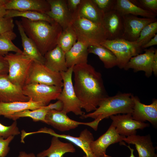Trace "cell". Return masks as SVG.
<instances>
[{
  "instance_id": "obj_26",
  "label": "cell",
  "mask_w": 157,
  "mask_h": 157,
  "mask_svg": "<svg viewBox=\"0 0 157 157\" xmlns=\"http://www.w3.org/2000/svg\"><path fill=\"white\" fill-rule=\"evenodd\" d=\"M114 9L122 15H131L149 18H155L157 15V13L140 8L129 0H116Z\"/></svg>"
},
{
  "instance_id": "obj_45",
  "label": "cell",
  "mask_w": 157,
  "mask_h": 157,
  "mask_svg": "<svg viewBox=\"0 0 157 157\" xmlns=\"http://www.w3.org/2000/svg\"><path fill=\"white\" fill-rule=\"evenodd\" d=\"M18 157H36L33 153H27L25 151L20 152Z\"/></svg>"
},
{
  "instance_id": "obj_9",
  "label": "cell",
  "mask_w": 157,
  "mask_h": 157,
  "mask_svg": "<svg viewBox=\"0 0 157 157\" xmlns=\"http://www.w3.org/2000/svg\"><path fill=\"white\" fill-rule=\"evenodd\" d=\"M38 83L62 88L63 82L60 72L52 71L44 64L33 61L26 84Z\"/></svg>"
},
{
  "instance_id": "obj_20",
  "label": "cell",
  "mask_w": 157,
  "mask_h": 157,
  "mask_svg": "<svg viewBox=\"0 0 157 157\" xmlns=\"http://www.w3.org/2000/svg\"><path fill=\"white\" fill-rule=\"evenodd\" d=\"M4 6L6 10L35 11L45 14L50 10L47 0H9Z\"/></svg>"
},
{
  "instance_id": "obj_10",
  "label": "cell",
  "mask_w": 157,
  "mask_h": 157,
  "mask_svg": "<svg viewBox=\"0 0 157 157\" xmlns=\"http://www.w3.org/2000/svg\"><path fill=\"white\" fill-rule=\"evenodd\" d=\"M112 122L111 125L120 135L129 136L136 135V130L143 129L149 124L134 119L131 113L112 115L110 117Z\"/></svg>"
},
{
  "instance_id": "obj_50",
  "label": "cell",
  "mask_w": 157,
  "mask_h": 157,
  "mask_svg": "<svg viewBox=\"0 0 157 157\" xmlns=\"http://www.w3.org/2000/svg\"><path fill=\"white\" fill-rule=\"evenodd\" d=\"M83 157H86V156L85 155L83 156Z\"/></svg>"
},
{
  "instance_id": "obj_29",
  "label": "cell",
  "mask_w": 157,
  "mask_h": 157,
  "mask_svg": "<svg viewBox=\"0 0 157 157\" xmlns=\"http://www.w3.org/2000/svg\"><path fill=\"white\" fill-rule=\"evenodd\" d=\"M88 51L89 53L97 55L106 69H110L117 65L116 56L111 51L104 47L100 44L90 45L88 47Z\"/></svg>"
},
{
  "instance_id": "obj_12",
  "label": "cell",
  "mask_w": 157,
  "mask_h": 157,
  "mask_svg": "<svg viewBox=\"0 0 157 157\" xmlns=\"http://www.w3.org/2000/svg\"><path fill=\"white\" fill-rule=\"evenodd\" d=\"M47 133L51 135L67 140L80 148L85 154L86 157H95L90 147L91 142L94 140L93 134L88 129L82 131L79 137H76L69 135L60 134L56 133L51 129L44 127L41 129L36 133Z\"/></svg>"
},
{
  "instance_id": "obj_46",
  "label": "cell",
  "mask_w": 157,
  "mask_h": 157,
  "mask_svg": "<svg viewBox=\"0 0 157 157\" xmlns=\"http://www.w3.org/2000/svg\"><path fill=\"white\" fill-rule=\"evenodd\" d=\"M7 10L4 6H0V16L4 17L6 14Z\"/></svg>"
},
{
  "instance_id": "obj_47",
  "label": "cell",
  "mask_w": 157,
  "mask_h": 157,
  "mask_svg": "<svg viewBox=\"0 0 157 157\" xmlns=\"http://www.w3.org/2000/svg\"><path fill=\"white\" fill-rule=\"evenodd\" d=\"M124 145L126 146L131 151V154L129 157H135L133 154V152L134 151V149L131 148L130 146L129 145L127 146L125 144Z\"/></svg>"
},
{
  "instance_id": "obj_48",
  "label": "cell",
  "mask_w": 157,
  "mask_h": 157,
  "mask_svg": "<svg viewBox=\"0 0 157 157\" xmlns=\"http://www.w3.org/2000/svg\"><path fill=\"white\" fill-rule=\"evenodd\" d=\"M9 0H0V6H4Z\"/></svg>"
},
{
  "instance_id": "obj_4",
  "label": "cell",
  "mask_w": 157,
  "mask_h": 157,
  "mask_svg": "<svg viewBox=\"0 0 157 157\" xmlns=\"http://www.w3.org/2000/svg\"><path fill=\"white\" fill-rule=\"evenodd\" d=\"M71 25L76 35L77 41L82 42L88 47L100 44L107 40L106 31L101 23H94L74 15Z\"/></svg>"
},
{
  "instance_id": "obj_22",
  "label": "cell",
  "mask_w": 157,
  "mask_h": 157,
  "mask_svg": "<svg viewBox=\"0 0 157 157\" xmlns=\"http://www.w3.org/2000/svg\"><path fill=\"white\" fill-rule=\"evenodd\" d=\"M44 106H45L42 103L31 99L26 102H0V116H3L8 118L13 115L24 110H34Z\"/></svg>"
},
{
  "instance_id": "obj_21",
  "label": "cell",
  "mask_w": 157,
  "mask_h": 157,
  "mask_svg": "<svg viewBox=\"0 0 157 157\" xmlns=\"http://www.w3.org/2000/svg\"><path fill=\"white\" fill-rule=\"evenodd\" d=\"M128 144L135 145L138 157H153L156 154L150 135H134L125 137L123 140Z\"/></svg>"
},
{
  "instance_id": "obj_42",
  "label": "cell",
  "mask_w": 157,
  "mask_h": 157,
  "mask_svg": "<svg viewBox=\"0 0 157 157\" xmlns=\"http://www.w3.org/2000/svg\"><path fill=\"white\" fill-rule=\"evenodd\" d=\"M43 107L49 111L54 110L58 111H61L63 109V104L61 100H58L55 103H51Z\"/></svg>"
},
{
  "instance_id": "obj_18",
  "label": "cell",
  "mask_w": 157,
  "mask_h": 157,
  "mask_svg": "<svg viewBox=\"0 0 157 157\" xmlns=\"http://www.w3.org/2000/svg\"><path fill=\"white\" fill-rule=\"evenodd\" d=\"M29 100L23 93L22 88L11 82L8 75L0 76V102H26Z\"/></svg>"
},
{
  "instance_id": "obj_49",
  "label": "cell",
  "mask_w": 157,
  "mask_h": 157,
  "mask_svg": "<svg viewBox=\"0 0 157 157\" xmlns=\"http://www.w3.org/2000/svg\"><path fill=\"white\" fill-rule=\"evenodd\" d=\"M153 157H157V154H156Z\"/></svg>"
},
{
  "instance_id": "obj_7",
  "label": "cell",
  "mask_w": 157,
  "mask_h": 157,
  "mask_svg": "<svg viewBox=\"0 0 157 157\" xmlns=\"http://www.w3.org/2000/svg\"><path fill=\"white\" fill-rule=\"evenodd\" d=\"M100 44L113 53L117 58V66L120 69H124L130 59L140 54L142 50L134 42H130L122 38L106 40Z\"/></svg>"
},
{
  "instance_id": "obj_28",
  "label": "cell",
  "mask_w": 157,
  "mask_h": 157,
  "mask_svg": "<svg viewBox=\"0 0 157 157\" xmlns=\"http://www.w3.org/2000/svg\"><path fill=\"white\" fill-rule=\"evenodd\" d=\"M75 149L71 143L61 141L59 138L53 136L49 147L38 153L37 157H63L67 153H74Z\"/></svg>"
},
{
  "instance_id": "obj_24",
  "label": "cell",
  "mask_w": 157,
  "mask_h": 157,
  "mask_svg": "<svg viewBox=\"0 0 157 157\" xmlns=\"http://www.w3.org/2000/svg\"><path fill=\"white\" fill-rule=\"evenodd\" d=\"M88 47L82 42L77 41L65 53L66 65L68 68L76 65L88 63Z\"/></svg>"
},
{
  "instance_id": "obj_40",
  "label": "cell",
  "mask_w": 157,
  "mask_h": 157,
  "mask_svg": "<svg viewBox=\"0 0 157 157\" xmlns=\"http://www.w3.org/2000/svg\"><path fill=\"white\" fill-rule=\"evenodd\" d=\"M83 0H66L67 7L73 15L77 11Z\"/></svg>"
},
{
  "instance_id": "obj_39",
  "label": "cell",
  "mask_w": 157,
  "mask_h": 157,
  "mask_svg": "<svg viewBox=\"0 0 157 157\" xmlns=\"http://www.w3.org/2000/svg\"><path fill=\"white\" fill-rule=\"evenodd\" d=\"M14 136H11L6 139L0 136V157H6L10 149L9 145Z\"/></svg>"
},
{
  "instance_id": "obj_35",
  "label": "cell",
  "mask_w": 157,
  "mask_h": 157,
  "mask_svg": "<svg viewBox=\"0 0 157 157\" xmlns=\"http://www.w3.org/2000/svg\"><path fill=\"white\" fill-rule=\"evenodd\" d=\"M20 132L17 126L16 121L9 126H6L0 123V136L6 139L11 136L18 135Z\"/></svg>"
},
{
  "instance_id": "obj_14",
  "label": "cell",
  "mask_w": 157,
  "mask_h": 157,
  "mask_svg": "<svg viewBox=\"0 0 157 157\" xmlns=\"http://www.w3.org/2000/svg\"><path fill=\"white\" fill-rule=\"evenodd\" d=\"M132 98L134 105L131 115L133 119L142 122L148 121L156 126L157 99H153L149 105H145L141 103L138 97L133 94Z\"/></svg>"
},
{
  "instance_id": "obj_16",
  "label": "cell",
  "mask_w": 157,
  "mask_h": 157,
  "mask_svg": "<svg viewBox=\"0 0 157 157\" xmlns=\"http://www.w3.org/2000/svg\"><path fill=\"white\" fill-rule=\"evenodd\" d=\"M102 24L107 33L108 40L122 38L124 32L123 15L113 9L104 13Z\"/></svg>"
},
{
  "instance_id": "obj_30",
  "label": "cell",
  "mask_w": 157,
  "mask_h": 157,
  "mask_svg": "<svg viewBox=\"0 0 157 157\" xmlns=\"http://www.w3.org/2000/svg\"><path fill=\"white\" fill-rule=\"evenodd\" d=\"M17 37L16 34L11 31L0 35V55L5 56L10 52L22 53L23 51L12 42Z\"/></svg>"
},
{
  "instance_id": "obj_37",
  "label": "cell",
  "mask_w": 157,
  "mask_h": 157,
  "mask_svg": "<svg viewBox=\"0 0 157 157\" xmlns=\"http://www.w3.org/2000/svg\"><path fill=\"white\" fill-rule=\"evenodd\" d=\"M104 13L114 9L116 0H92Z\"/></svg>"
},
{
  "instance_id": "obj_36",
  "label": "cell",
  "mask_w": 157,
  "mask_h": 157,
  "mask_svg": "<svg viewBox=\"0 0 157 157\" xmlns=\"http://www.w3.org/2000/svg\"><path fill=\"white\" fill-rule=\"evenodd\" d=\"M131 1L133 3L140 8L157 13V0Z\"/></svg>"
},
{
  "instance_id": "obj_6",
  "label": "cell",
  "mask_w": 157,
  "mask_h": 157,
  "mask_svg": "<svg viewBox=\"0 0 157 157\" xmlns=\"http://www.w3.org/2000/svg\"><path fill=\"white\" fill-rule=\"evenodd\" d=\"M74 66L68 68L65 72H60L62 78L63 86L57 99L63 104V111L66 114L72 112L77 115L85 114L82 110L80 102L75 94L72 76Z\"/></svg>"
},
{
  "instance_id": "obj_32",
  "label": "cell",
  "mask_w": 157,
  "mask_h": 157,
  "mask_svg": "<svg viewBox=\"0 0 157 157\" xmlns=\"http://www.w3.org/2000/svg\"><path fill=\"white\" fill-rule=\"evenodd\" d=\"M77 41L76 35L71 25L63 30L59 37L57 45L66 53Z\"/></svg>"
},
{
  "instance_id": "obj_44",
  "label": "cell",
  "mask_w": 157,
  "mask_h": 157,
  "mask_svg": "<svg viewBox=\"0 0 157 157\" xmlns=\"http://www.w3.org/2000/svg\"><path fill=\"white\" fill-rule=\"evenodd\" d=\"M152 73L155 76L157 75V50L156 49L152 64Z\"/></svg>"
},
{
  "instance_id": "obj_1",
  "label": "cell",
  "mask_w": 157,
  "mask_h": 157,
  "mask_svg": "<svg viewBox=\"0 0 157 157\" xmlns=\"http://www.w3.org/2000/svg\"><path fill=\"white\" fill-rule=\"evenodd\" d=\"M73 73L74 90L82 108L87 112L94 111L108 96L101 73L88 63L74 66Z\"/></svg>"
},
{
  "instance_id": "obj_11",
  "label": "cell",
  "mask_w": 157,
  "mask_h": 157,
  "mask_svg": "<svg viewBox=\"0 0 157 157\" xmlns=\"http://www.w3.org/2000/svg\"><path fill=\"white\" fill-rule=\"evenodd\" d=\"M125 136L119 135L111 124L107 130L90 144L91 150L95 157H106V150L111 144L120 142L121 144Z\"/></svg>"
},
{
  "instance_id": "obj_5",
  "label": "cell",
  "mask_w": 157,
  "mask_h": 157,
  "mask_svg": "<svg viewBox=\"0 0 157 157\" xmlns=\"http://www.w3.org/2000/svg\"><path fill=\"white\" fill-rule=\"evenodd\" d=\"M4 56L8 64V79L13 84L22 88L26 85L33 60L22 53H9Z\"/></svg>"
},
{
  "instance_id": "obj_8",
  "label": "cell",
  "mask_w": 157,
  "mask_h": 157,
  "mask_svg": "<svg viewBox=\"0 0 157 157\" xmlns=\"http://www.w3.org/2000/svg\"><path fill=\"white\" fill-rule=\"evenodd\" d=\"M62 88L38 83L27 84L22 88L24 94L29 99L39 102L44 106L52 100L57 99Z\"/></svg>"
},
{
  "instance_id": "obj_38",
  "label": "cell",
  "mask_w": 157,
  "mask_h": 157,
  "mask_svg": "<svg viewBox=\"0 0 157 157\" xmlns=\"http://www.w3.org/2000/svg\"><path fill=\"white\" fill-rule=\"evenodd\" d=\"M14 27L13 18L0 16V35L8 31H13Z\"/></svg>"
},
{
  "instance_id": "obj_43",
  "label": "cell",
  "mask_w": 157,
  "mask_h": 157,
  "mask_svg": "<svg viewBox=\"0 0 157 157\" xmlns=\"http://www.w3.org/2000/svg\"><path fill=\"white\" fill-rule=\"evenodd\" d=\"M157 44V34H156L154 37L151 38L147 43L142 46L141 47V49H144L147 48Z\"/></svg>"
},
{
  "instance_id": "obj_2",
  "label": "cell",
  "mask_w": 157,
  "mask_h": 157,
  "mask_svg": "<svg viewBox=\"0 0 157 157\" xmlns=\"http://www.w3.org/2000/svg\"><path fill=\"white\" fill-rule=\"evenodd\" d=\"M20 21L26 34L43 56L57 45L59 37L63 29L57 23L33 21L23 17H21Z\"/></svg>"
},
{
  "instance_id": "obj_19",
  "label": "cell",
  "mask_w": 157,
  "mask_h": 157,
  "mask_svg": "<svg viewBox=\"0 0 157 157\" xmlns=\"http://www.w3.org/2000/svg\"><path fill=\"white\" fill-rule=\"evenodd\" d=\"M46 123L61 131H69L79 125H86V122L76 121L70 118L63 111L49 110L45 117Z\"/></svg>"
},
{
  "instance_id": "obj_31",
  "label": "cell",
  "mask_w": 157,
  "mask_h": 157,
  "mask_svg": "<svg viewBox=\"0 0 157 157\" xmlns=\"http://www.w3.org/2000/svg\"><path fill=\"white\" fill-rule=\"evenodd\" d=\"M5 17L13 18L21 17L31 21H43L52 23L55 21L49 16L44 13L35 11H19L13 10H7Z\"/></svg>"
},
{
  "instance_id": "obj_25",
  "label": "cell",
  "mask_w": 157,
  "mask_h": 157,
  "mask_svg": "<svg viewBox=\"0 0 157 157\" xmlns=\"http://www.w3.org/2000/svg\"><path fill=\"white\" fill-rule=\"evenodd\" d=\"M15 23L21 37L23 49L22 54L32 58L35 62L44 64V56L33 42L26 34L20 21L16 20Z\"/></svg>"
},
{
  "instance_id": "obj_15",
  "label": "cell",
  "mask_w": 157,
  "mask_h": 157,
  "mask_svg": "<svg viewBox=\"0 0 157 157\" xmlns=\"http://www.w3.org/2000/svg\"><path fill=\"white\" fill-rule=\"evenodd\" d=\"M50 10L46 14L61 27L63 30L70 26L73 16L69 10L66 0H47Z\"/></svg>"
},
{
  "instance_id": "obj_17",
  "label": "cell",
  "mask_w": 157,
  "mask_h": 157,
  "mask_svg": "<svg viewBox=\"0 0 157 157\" xmlns=\"http://www.w3.org/2000/svg\"><path fill=\"white\" fill-rule=\"evenodd\" d=\"M144 50V53L132 57L124 69L126 70L132 69L135 72L143 71L149 77L152 73V64L156 49L151 48Z\"/></svg>"
},
{
  "instance_id": "obj_34",
  "label": "cell",
  "mask_w": 157,
  "mask_h": 157,
  "mask_svg": "<svg viewBox=\"0 0 157 157\" xmlns=\"http://www.w3.org/2000/svg\"><path fill=\"white\" fill-rule=\"evenodd\" d=\"M157 32V21L151 23L145 26L141 31L138 39L134 42L141 47L153 38Z\"/></svg>"
},
{
  "instance_id": "obj_23",
  "label": "cell",
  "mask_w": 157,
  "mask_h": 157,
  "mask_svg": "<svg viewBox=\"0 0 157 157\" xmlns=\"http://www.w3.org/2000/svg\"><path fill=\"white\" fill-rule=\"evenodd\" d=\"M44 65L53 71L60 72L66 71L67 67L65 53L58 45L47 52L44 56Z\"/></svg>"
},
{
  "instance_id": "obj_3",
  "label": "cell",
  "mask_w": 157,
  "mask_h": 157,
  "mask_svg": "<svg viewBox=\"0 0 157 157\" xmlns=\"http://www.w3.org/2000/svg\"><path fill=\"white\" fill-rule=\"evenodd\" d=\"M132 95L130 93H124L108 96L101 101L95 110L81 116L80 118L94 119L93 121L87 122L86 126L96 131L99 122L104 119L120 114H132L134 105Z\"/></svg>"
},
{
  "instance_id": "obj_13",
  "label": "cell",
  "mask_w": 157,
  "mask_h": 157,
  "mask_svg": "<svg viewBox=\"0 0 157 157\" xmlns=\"http://www.w3.org/2000/svg\"><path fill=\"white\" fill-rule=\"evenodd\" d=\"M123 17L124 32L122 38L130 42L135 41L145 26L157 21L156 18H140L131 15H125Z\"/></svg>"
},
{
  "instance_id": "obj_27",
  "label": "cell",
  "mask_w": 157,
  "mask_h": 157,
  "mask_svg": "<svg viewBox=\"0 0 157 157\" xmlns=\"http://www.w3.org/2000/svg\"><path fill=\"white\" fill-rule=\"evenodd\" d=\"M104 15L92 0H83L73 16L78 15L94 23L102 24Z\"/></svg>"
},
{
  "instance_id": "obj_33",
  "label": "cell",
  "mask_w": 157,
  "mask_h": 157,
  "mask_svg": "<svg viewBox=\"0 0 157 157\" xmlns=\"http://www.w3.org/2000/svg\"><path fill=\"white\" fill-rule=\"evenodd\" d=\"M48 111L42 106L35 110H26L15 113L8 119L15 121L20 118L27 117L31 118L34 122L41 121L46 123L45 117Z\"/></svg>"
},
{
  "instance_id": "obj_41",
  "label": "cell",
  "mask_w": 157,
  "mask_h": 157,
  "mask_svg": "<svg viewBox=\"0 0 157 157\" xmlns=\"http://www.w3.org/2000/svg\"><path fill=\"white\" fill-rule=\"evenodd\" d=\"M9 66L4 56L0 55V76L8 75Z\"/></svg>"
}]
</instances>
